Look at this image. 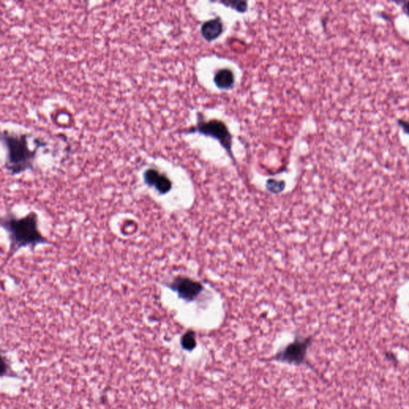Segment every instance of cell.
<instances>
[{
	"instance_id": "obj_3",
	"label": "cell",
	"mask_w": 409,
	"mask_h": 409,
	"mask_svg": "<svg viewBox=\"0 0 409 409\" xmlns=\"http://www.w3.org/2000/svg\"><path fill=\"white\" fill-rule=\"evenodd\" d=\"M311 343V338L296 340L292 344H288L283 350L278 352L272 357V360L292 364H302L305 362L307 349Z\"/></svg>"
},
{
	"instance_id": "obj_11",
	"label": "cell",
	"mask_w": 409,
	"mask_h": 409,
	"mask_svg": "<svg viewBox=\"0 0 409 409\" xmlns=\"http://www.w3.org/2000/svg\"><path fill=\"white\" fill-rule=\"evenodd\" d=\"M397 125L403 130L405 134L409 135V120L404 119H399L397 120Z\"/></svg>"
},
{
	"instance_id": "obj_9",
	"label": "cell",
	"mask_w": 409,
	"mask_h": 409,
	"mask_svg": "<svg viewBox=\"0 0 409 409\" xmlns=\"http://www.w3.org/2000/svg\"><path fill=\"white\" fill-rule=\"evenodd\" d=\"M182 345L185 349L191 351L196 346V340H195L194 333L189 331L184 334L182 338Z\"/></svg>"
},
{
	"instance_id": "obj_1",
	"label": "cell",
	"mask_w": 409,
	"mask_h": 409,
	"mask_svg": "<svg viewBox=\"0 0 409 409\" xmlns=\"http://www.w3.org/2000/svg\"><path fill=\"white\" fill-rule=\"evenodd\" d=\"M2 226L8 232L11 252L25 247L34 249L40 244L48 242L38 230V216L34 212L22 218L6 216L3 218Z\"/></svg>"
},
{
	"instance_id": "obj_10",
	"label": "cell",
	"mask_w": 409,
	"mask_h": 409,
	"mask_svg": "<svg viewBox=\"0 0 409 409\" xmlns=\"http://www.w3.org/2000/svg\"><path fill=\"white\" fill-rule=\"evenodd\" d=\"M225 5H231L232 8H235L240 12H245L247 10V3L245 1H233V2L222 3Z\"/></svg>"
},
{
	"instance_id": "obj_2",
	"label": "cell",
	"mask_w": 409,
	"mask_h": 409,
	"mask_svg": "<svg viewBox=\"0 0 409 409\" xmlns=\"http://www.w3.org/2000/svg\"><path fill=\"white\" fill-rule=\"evenodd\" d=\"M3 142L8 149L5 167L12 174H18L32 167L35 150H31L25 135L11 134L4 131Z\"/></svg>"
},
{
	"instance_id": "obj_12",
	"label": "cell",
	"mask_w": 409,
	"mask_h": 409,
	"mask_svg": "<svg viewBox=\"0 0 409 409\" xmlns=\"http://www.w3.org/2000/svg\"><path fill=\"white\" fill-rule=\"evenodd\" d=\"M396 4L400 6L402 11L404 15H407L409 18V1H401V2H396Z\"/></svg>"
},
{
	"instance_id": "obj_4",
	"label": "cell",
	"mask_w": 409,
	"mask_h": 409,
	"mask_svg": "<svg viewBox=\"0 0 409 409\" xmlns=\"http://www.w3.org/2000/svg\"><path fill=\"white\" fill-rule=\"evenodd\" d=\"M197 131H199V133L205 134V135L211 136V137L218 139L222 146L225 148V150H228L229 154H231L232 136L225 123L218 121V120H211L207 123L199 121V124L197 126Z\"/></svg>"
},
{
	"instance_id": "obj_7",
	"label": "cell",
	"mask_w": 409,
	"mask_h": 409,
	"mask_svg": "<svg viewBox=\"0 0 409 409\" xmlns=\"http://www.w3.org/2000/svg\"><path fill=\"white\" fill-rule=\"evenodd\" d=\"M223 31V24L220 18L209 20L202 25L201 32L202 37L207 41H213L220 36Z\"/></svg>"
},
{
	"instance_id": "obj_5",
	"label": "cell",
	"mask_w": 409,
	"mask_h": 409,
	"mask_svg": "<svg viewBox=\"0 0 409 409\" xmlns=\"http://www.w3.org/2000/svg\"><path fill=\"white\" fill-rule=\"evenodd\" d=\"M169 288L177 293L179 298L189 301H193L202 290V285L200 283L186 278H175Z\"/></svg>"
},
{
	"instance_id": "obj_8",
	"label": "cell",
	"mask_w": 409,
	"mask_h": 409,
	"mask_svg": "<svg viewBox=\"0 0 409 409\" xmlns=\"http://www.w3.org/2000/svg\"><path fill=\"white\" fill-rule=\"evenodd\" d=\"M235 83V77L232 71L229 69H222L218 70L215 76V85L222 90L230 88Z\"/></svg>"
},
{
	"instance_id": "obj_6",
	"label": "cell",
	"mask_w": 409,
	"mask_h": 409,
	"mask_svg": "<svg viewBox=\"0 0 409 409\" xmlns=\"http://www.w3.org/2000/svg\"><path fill=\"white\" fill-rule=\"evenodd\" d=\"M143 179L146 185L154 187L161 194H166L171 189L172 183L170 179L155 169L146 170L143 174Z\"/></svg>"
}]
</instances>
